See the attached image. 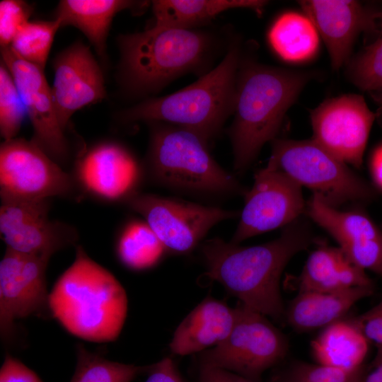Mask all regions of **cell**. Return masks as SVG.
<instances>
[{
    "label": "cell",
    "mask_w": 382,
    "mask_h": 382,
    "mask_svg": "<svg viewBox=\"0 0 382 382\" xmlns=\"http://www.w3.org/2000/svg\"><path fill=\"white\" fill-rule=\"evenodd\" d=\"M306 212L335 238L354 264L382 275V231L368 216L338 210L318 193L307 202Z\"/></svg>",
    "instance_id": "e0dca14e"
},
{
    "label": "cell",
    "mask_w": 382,
    "mask_h": 382,
    "mask_svg": "<svg viewBox=\"0 0 382 382\" xmlns=\"http://www.w3.org/2000/svg\"><path fill=\"white\" fill-rule=\"evenodd\" d=\"M375 117L361 95L328 99L311 112L313 139L346 164L360 168Z\"/></svg>",
    "instance_id": "4fadbf2b"
},
{
    "label": "cell",
    "mask_w": 382,
    "mask_h": 382,
    "mask_svg": "<svg viewBox=\"0 0 382 382\" xmlns=\"http://www.w3.org/2000/svg\"><path fill=\"white\" fill-rule=\"evenodd\" d=\"M60 21H28L17 33L10 47L22 59L45 67Z\"/></svg>",
    "instance_id": "83f0119b"
},
{
    "label": "cell",
    "mask_w": 382,
    "mask_h": 382,
    "mask_svg": "<svg viewBox=\"0 0 382 382\" xmlns=\"http://www.w3.org/2000/svg\"><path fill=\"white\" fill-rule=\"evenodd\" d=\"M267 3L260 0H156L152 1V8L154 25L193 29L231 8H250L260 13Z\"/></svg>",
    "instance_id": "d4e9b609"
},
{
    "label": "cell",
    "mask_w": 382,
    "mask_h": 382,
    "mask_svg": "<svg viewBox=\"0 0 382 382\" xmlns=\"http://www.w3.org/2000/svg\"><path fill=\"white\" fill-rule=\"evenodd\" d=\"M166 250L149 225L141 220L128 222L117 243L121 262L133 270H144L155 265Z\"/></svg>",
    "instance_id": "4316f807"
},
{
    "label": "cell",
    "mask_w": 382,
    "mask_h": 382,
    "mask_svg": "<svg viewBox=\"0 0 382 382\" xmlns=\"http://www.w3.org/2000/svg\"><path fill=\"white\" fill-rule=\"evenodd\" d=\"M299 4L322 36L335 69L347 62L356 37L377 25L376 13L357 1L303 0Z\"/></svg>",
    "instance_id": "d6986e66"
},
{
    "label": "cell",
    "mask_w": 382,
    "mask_h": 382,
    "mask_svg": "<svg viewBox=\"0 0 382 382\" xmlns=\"http://www.w3.org/2000/svg\"><path fill=\"white\" fill-rule=\"evenodd\" d=\"M0 382H42L19 360L7 355L0 370Z\"/></svg>",
    "instance_id": "e575fe53"
},
{
    "label": "cell",
    "mask_w": 382,
    "mask_h": 382,
    "mask_svg": "<svg viewBox=\"0 0 382 382\" xmlns=\"http://www.w3.org/2000/svg\"><path fill=\"white\" fill-rule=\"evenodd\" d=\"M318 35L306 15L289 12L275 21L270 30L269 40L282 59L301 62L310 59L316 52Z\"/></svg>",
    "instance_id": "484cf974"
},
{
    "label": "cell",
    "mask_w": 382,
    "mask_h": 382,
    "mask_svg": "<svg viewBox=\"0 0 382 382\" xmlns=\"http://www.w3.org/2000/svg\"><path fill=\"white\" fill-rule=\"evenodd\" d=\"M144 3V2H143ZM124 0H62L59 3L56 18L62 25L79 28L103 56L106 38L113 17L125 9L140 8L145 4Z\"/></svg>",
    "instance_id": "cb8c5ba5"
},
{
    "label": "cell",
    "mask_w": 382,
    "mask_h": 382,
    "mask_svg": "<svg viewBox=\"0 0 382 382\" xmlns=\"http://www.w3.org/2000/svg\"><path fill=\"white\" fill-rule=\"evenodd\" d=\"M144 175L166 189L204 199L245 195L235 176L212 157L208 144L183 127L154 122Z\"/></svg>",
    "instance_id": "277c9868"
},
{
    "label": "cell",
    "mask_w": 382,
    "mask_h": 382,
    "mask_svg": "<svg viewBox=\"0 0 382 382\" xmlns=\"http://www.w3.org/2000/svg\"><path fill=\"white\" fill-rule=\"evenodd\" d=\"M81 194L73 175L33 140L14 138L1 144V200L79 198Z\"/></svg>",
    "instance_id": "9c48e42d"
},
{
    "label": "cell",
    "mask_w": 382,
    "mask_h": 382,
    "mask_svg": "<svg viewBox=\"0 0 382 382\" xmlns=\"http://www.w3.org/2000/svg\"><path fill=\"white\" fill-rule=\"evenodd\" d=\"M26 115L13 76L2 62L0 66V132L4 141L15 138Z\"/></svg>",
    "instance_id": "f546056e"
},
{
    "label": "cell",
    "mask_w": 382,
    "mask_h": 382,
    "mask_svg": "<svg viewBox=\"0 0 382 382\" xmlns=\"http://www.w3.org/2000/svg\"><path fill=\"white\" fill-rule=\"evenodd\" d=\"M355 286H373V282L340 248L323 245L309 255L298 278L299 292H334Z\"/></svg>",
    "instance_id": "44dd1931"
},
{
    "label": "cell",
    "mask_w": 382,
    "mask_h": 382,
    "mask_svg": "<svg viewBox=\"0 0 382 382\" xmlns=\"http://www.w3.org/2000/svg\"><path fill=\"white\" fill-rule=\"evenodd\" d=\"M2 62L11 74L34 130L33 140L59 164L69 144L42 69L26 62L9 47H1Z\"/></svg>",
    "instance_id": "5bb4252c"
},
{
    "label": "cell",
    "mask_w": 382,
    "mask_h": 382,
    "mask_svg": "<svg viewBox=\"0 0 382 382\" xmlns=\"http://www.w3.org/2000/svg\"><path fill=\"white\" fill-rule=\"evenodd\" d=\"M122 79L134 93L156 91L176 77L197 71L207 62L212 37L194 29L154 25L119 38Z\"/></svg>",
    "instance_id": "8992f818"
},
{
    "label": "cell",
    "mask_w": 382,
    "mask_h": 382,
    "mask_svg": "<svg viewBox=\"0 0 382 382\" xmlns=\"http://www.w3.org/2000/svg\"><path fill=\"white\" fill-rule=\"evenodd\" d=\"M312 241L309 226L298 219L284 227L277 238L264 244L244 247L214 238L205 241L200 250L209 279L241 303L280 319L285 314L279 289L282 272Z\"/></svg>",
    "instance_id": "6da1fadb"
},
{
    "label": "cell",
    "mask_w": 382,
    "mask_h": 382,
    "mask_svg": "<svg viewBox=\"0 0 382 382\" xmlns=\"http://www.w3.org/2000/svg\"><path fill=\"white\" fill-rule=\"evenodd\" d=\"M235 309L236 318L231 332L202 354L201 364L259 382L265 371L284 357L287 341L265 315L243 303Z\"/></svg>",
    "instance_id": "ba28073f"
},
{
    "label": "cell",
    "mask_w": 382,
    "mask_h": 382,
    "mask_svg": "<svg viewBox=\"0 0 382 382\" xmlns=\"http://www.w3.org/2000/svg\"><path fill=\"white\" fill-rule=\"evenodd\" d=\"M267 164L284 173L299 185L318 193L330 206L366 200L369 186L315 140L274 139Z\"/></svg>",
    "instance_id": "52a82bcc"
},
{
    "label": "cell",
    "mask_w": 382,
    "mask_h": 382,
    "mask_svg": "<svg viewBox=\"0 0 382 382\" xmlns=\"http://www.w3.org/2000/svg\"><path fill=\"white\" fill-rule=\"evenodd\" d=\"M50 258L6 248L0 262V330L2 338L14 323L48 306L45 272Z\"/></svg>",
    "instance_id": "2e32d148"
},
{
    "label": "cell",
    "mask_w": 382,
    "mask_h": 382,
    "mask_svg": "<svg viewBox=\"0 0 382 382\" xmlns=\"http://www.w3.org/2000/svg\"><path fill=\"white\" fill-rule=\"evenodd\" d=\"M77 358L71 382H131L149 368L109 361L83 347L79 349Z\"/></svg>",
    "instance_id": "f1b7e54d"
},
{
    "label": "cell",
    "mask_w": 382,
    "mask_h": 382,
    "mask_svg": "<svg viewBox=\"0 0 382 382\" xmlns=\"http://www.w3.org/2000/svg\"><path fill=\"white\" fill-rule=\"evenodd\" d=\"M301 186L280 170L267 164L255 176L231 243L285 227L306 212Z\"/></svg>",
    "instance_id": "8fae6325"
},
{
    "label": "cell",
    "mask_w": 382,
    "mask_h": 382,
    "mask_svg": "<svg viewBox=\"0 0 382 382\" xmlns=\"http://www.w3.org/2000/svg\"><path fill=\"white\" fill-rule=\"evenodd\" d=\"M53 65L52 94L59 122L65 130L76 111L105 98L104 79L90 49L81 42L61 52Z\"/></svg>",
    "instance_id": "ac0fdd59"
},
{
    "label": "cell",
    "mask_w": 382,
    "mask_h": 382,
    "mask_svg": "<svg viewBox=\"0 0 382 382\" xmlns=\"http://www.w3.org/2000/svg\"><path fill=\"white\" fill-rule=\"evenodd\" d=\"M374 98L381 103H382V89L372 92Z\"/></svg>",
    "instance_id": "ab89813d"
},
{
    "label": "cell",
    "mask_w": 382,
    "mask_h": 382,
    "mask_svg": "<svg viewBox=\"0 0 382 382\" xmlns=\"http://www.w3.org/2000/svg\"><path fill=\"white\" fill-rule=\"evenodd\" d=\"M375 18L377 20L379 21V27L381 28V30H382V11L377 12L375 13Z\"/></svg>",
    "instance_id": "60d3db41"
},
{
    "label": "cell",
    "mask_w": 382,
    "mask_h": 382,
    "mask_svg": "<svg viewBox=\"0 0 382 382\" xmlns=\"http://www.w3.org/2000/svg\"><path fill=\"white\" fill-rule=\"evenodd\" d=\"M127 304L120 282L81 245L76 246L74 262L48 296V308L54 318L71 335L95 342L117 338Z\"/></svg>",
    "instance_id": "7a4b0ae2"
},
{
    "label": "cell",
    "mask_w": 382,
    "mask_h": 382,
    "mask_svg": "<svg viewBox=\"0 0 382 382\" xmlns=\"http://www.w3.org/2000/svg\"><path fill=\"white\" fill-rule=\"evenodd\" d=\"M350 320L369 342L382 345V300L370 310Z\"/></svg>",
    "instance_id": "836d02e7"
},
{
    "label": "cell",
    "mask_w": 382,
    "mask_h": 382,
    "mask_svg": "<svg viewBox=\"0 0 382 382\" xmlns=\"http://www.w3.org/2000/svg\"><path fill=\"white\" fill-rule=\"evenodd\" d=\"M369 343L350 320L341 319L324 328L311 346L318 364L354 371L364 366Z\"/></svg>",
    "instance_id": "603a6c76"
},
{
    "label": "cell",
    "mask_w": 382,
    "mask_h": 382,
    "mask_svg": "<svg viewBox=\"0 0 382 382\" xmlns=\"http://www.w3.org/2000/svg\"><path fill=\"white\" fill-rule=\"evenodd\" d=\"M364 367L347 371L319 364L297 362L276 378L274 382H345Z\"/></svg>",
    "instance_id": "1f68e13d"
},
{
    "label": "cell",
    "mask_w": 382,
    "mask_h": 382,
    "mask_svg": "<svg viewBox=\"0 0 382 382\" xmlns=\"http://www.w3.org/2000/svg\"><path fill=\"white\" fill-rule=\"evenodd\" d=\"M236 318L235 308L214 299H205L175 330L170 343L171 352L187 355L218 345L229 335Z\"/></svg>",
    "instance_id": "ffe728a7"
},
{
    "label": "cell",
    "mask_w": 382,
    "mask_h": 382,
    "mask_svg": "<svg viewBox=\"0 0 382 382\" xmlns=\"http://www.w3.org/2000/svg\"><path fill=\"white\" fill-rule=\"evenodd\" d=\"M373 293L374 286H355L334 292H299L286 312L287 322L299 331L324 328L342 319L357 302Z\"/></svg>",
    "instance_id": "7402d4cb"
},
{
    "label": "cell",
    "mask_w": 382,
    "mask_h": 382,
    "mask_svg": "<svg viewBox=\"0 0 382 382\" xmlns=\"http://www.w3.org/2000/svg\"><path fill=\"white\" fill-rule=\"evenodd\" d=\"M82 194L105 202H125L144 176L143 167L125 147L103 142L82 154L72 174Z\"/></svg>",
    "instance_id": "9a60e30c"
},
{
    "label": "cell",
    "mask_w": 382,
    "mask_h": 382,
    "mask_svg": "<svg viewBox=\"0 0 382 382\" xmlns=\"http://www.w3.org/2000/svg\"><path fill=\"white\" fill-rule=\"evenodd\" d=\"M124 203L138 213L155 233L166 252L187 254L216 224L237 217V211L137 192Z\"/></svg>",
    "instance_id": "30bf717a"
},
{
    "label": "cell",
    "mask_w": 382,
    "mask_h": 382,
    "mask_svg": "<svg viewBox=\"0 0 382 382\" xmlns=\"http://www.w3.org/2000/svg\"><path fill=\"white\" fill-rule=\"evenodd\" d=\"M376 353L372 362L365 369L362 382H382V345H376Z\"/></svg>",
    "instance_id": "74e56055"
},
{
    "label": "cell",
    "mask_w": 382,
    "mask_h": 382,
    "mask_svg": "<svg viewBox=\"0 0 382 382\" xmlns=\"http://www.w3.org/2000/svg\"><path fill=\"white\" fill-rule=\"evenodd\" d=\"M310 76L253 62L239 65L229 132L236 174L244 173L262 146L275 139L286 112Z\"/></svg>",
    "instance_id": "3957f363"
},
{
    "label": "cell",
    "mask_w": 382,
    "mask_h": 382,
    "mask_svg": "<svg viewBox=\"0 0 382 382\" xmlns=\"http://www.w3.org/2000/svg\"><path fill=\"white\" fill-rule=\"evenodd\" d=\"M50 199L1 200L0 232L6 248L50 258L57 251L75 245L76 229L50 219Z\"/></svg>",
    "instance_id": "7c38bea8"
},
{
    "label": "cell",
    "mask_w": 382,
    "mask_h": 382,
    "mask_svg": "<svg viewBox=\"0 0 382 382\" xmlns=\"http://www.w3.org/2000/svg\"><path fill=\"white\" fill-rule=\"evenodd\" d=\"M236 45L214 69L172 94L141 102L125 111L126 121L167 123L188 129L207 144L233 112L240 65Z\"/></svg>",
    "instance_id": "5b68a950"
},
{
    "label": "cell",
    "mask_w": 382,
    "mask_h": 382,
    "mask_svg": "<svg viewBox=\"0 0 382 382\" xmlns=\"http://www.w3.org/2000/svg\"><path fill=\"white\" fill-rule=\"evenodd\" d=\"M199 382H255L239 374L206 364L200 365Z\"/></svg>",
    "instance_id": "8d00e7d4"
},
{
    "label": "cell",
    "mask_w": 382,
    "mask_h": 382,
    "mask_svg": "<svg viewBox=\"0 0 382 382\" xmlns=\"http://www.w3.org/2000/svg\"><path fill=\"white\" fill-rule=\"evenodd\" d=\"M351 81L371 93L382 89V30L378 37L351 62L348 68Z\"/></svg>",
    "instance_id": "4dcf8cb0"
},
{
    "label": "cell",
    "mask_w": 382,
    "mask_h": 382,
    "mask_svg": "<svg viewBox=\"0 0 382 382\" xmlns=\"http://www.w3.org/2000/svg\"><path fill=\"white\" fill-rule=\"evenodd\" d=\"M32 8L19 0L0 2V42L1 47H9L18 30L29 21Z\"/></svg>",
    "instance_id": "d6a6232c"
},
{
    "label": "cell",
    "mask_w": 382,
    "mask_h": 382,
    "mask_svg": "<svg viewBox=\"0 0 382 382\" xmlns=\"http://www.w3.org/2000/svg\"><path fill=\"white\" fill-rule=\"evenodd\" d=\"M370 172L375 184L382 190V144L378 146L371 155Z\"/></svg>",
    "instance_id": "f35d334b"
},
{
    "label": "cell",
    "mask_w": 382,
    "mask_h": 382,
    "mask_svg": "<svg viewBox=\"0 0 382 382\" xmlns=\"http://www.w3.org/2000/svg\"><path fill=\"white\" fill-rule=\"evenodd\" d=\"M145 382H183L173 360L164 358L149 368Z\"/></svg>",
    "instance_id": "d590c367"
}]
</instances>
